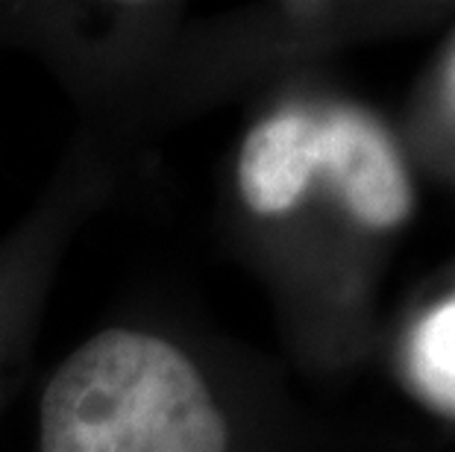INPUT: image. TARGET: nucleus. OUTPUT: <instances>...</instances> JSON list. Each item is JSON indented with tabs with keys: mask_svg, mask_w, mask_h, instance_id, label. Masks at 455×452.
<instances>
[{
	"mask_svg": "<svg viewBox=\"0 0 455 452\" xmlns=\"http://www.w3.org/2000/svg\"><path fill=\"white\" fill-rule=\"evenodd\" d=\"M317 170V112L285 106L256 121L238 147L235 191L256 218H283L308 194Z\"/></svg>",
	"mask_w": 455,
	"mask_h": 452,
	"instance_id": "obj_3",
	"label": "nucleus"
},
{
	"mask_svg": "<svg viewBox=\"0 0 455 452\" xmlns=\"http://www.w3.org/2000/svg\"><path fill=\"white\" fill-rule=\"evenodd\" d=\"M418 370L432 391L455 400V303L423 321L418 335Z\"/></svg>",
	"mask_w": 455,
	"mask_h": 452,
	"instance_id": "obj_4",
	"label": "nucleus"
},
{
	"mask_svg": "<svg viewBox=\"0 0 455 452\" xmlns=\"http://www.w3.org/2000/svg\"><path fill=\"white\" fill-rule=\"evenodd\" d=\"M36 452H232V426L191 347L115 323L83 338L42 385Z\"/></svg>",
	"mask_w": 455,
	"mask_h": 452,
	"instance_id": "obj_1",
	"label": "nucleus"
},
{
	"mask_svg": "<svg viewBox=\"0 0 455 452\" xmlns=\"http://www.w3.org/2000/svg\"><path fill=\"white\" fill-rule=\"evenodd\" d=\"M317 177L364 229L400 226L414 203L409 174L388 132L344 106L317 112Z\"/></svg>",
	"mask_w": 455,
	"mask_h": 452,
	"instance_id": "obj_2",
	"label": "nucleus"
}]
</instances>
